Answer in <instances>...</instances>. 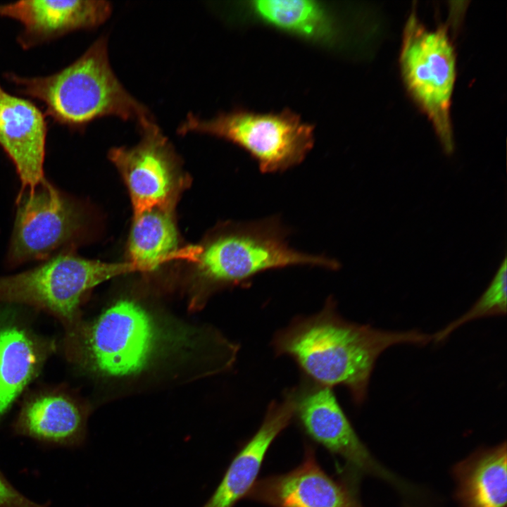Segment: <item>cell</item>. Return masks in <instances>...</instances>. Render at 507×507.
<instances>
[{"mask_svg": "<svg viewBox=\"0 0 507 507\" xmlns=\"http://www.w3.org/2000/svg\"><path fill=\"white\" fill-rule=\"evenodd\" d=\"M432 336L417 330L386 331L344 319L329 298L323 309L298 317L278 332L273 342L277 355L292 357L310 380L329 387H346L357 404L366 398L375 363L387 348L423 345Z\"/></svg>", "mask_w": 507, "mask_h": 507, "instance_id": "1", "label": "cell"}, {"mask_svg": "<svg viewBox=\"0 0 507 507\" xmlns=\"http://www.w3.org/2000/svg\"><path fill=\"white\" fill-rule=\"evenodd\" d=\"M6 78L18 93L43 103L54 121L72 129H83L106 116L134 122L138 128L155 122L148 108L129 93L115 74L106 35L56 73L33 77L6 73Z\"/></svg>", "mask_w": 507, "mask_h": 507, "instance_id": "2", "label": "cell"}, {"mask_svg": "<svg viewBox=\"0 0 507 507\" xmlns=\"http://www.w3.org/2000/svg\"><path fill=\"white\" fill-rule=\"evenodd\" d=\"M175 339L140 304L120 299L93 321H82L63 350L70 363L91 374L123 377L146 368Z\"/></svg>", "mask_w": 507, "mask_h": 507, "instance_id": "3", "label": "cell"}, {"mask_svg": "<svg viewBox=\"0 0 507 507\" xmlns=\"http://www.w3.org/2000/svg\"><path fill=\"white\" fill-rule=\"evenodd\" d=\"M287 239V230L276 216L225 224L200 246L197 275L208 288L217 289L243 286L261 273L284 267L338 268L330 258L294 249Z\"/></svg>", "mask_w": 507, "mask_h": 507, "instance_id": "4", "label": "cell"}, {"mask_svg": "<svg viewBox=\"0 0 507 507\" xmlns=\"http://www.w3.org/2000/svg\"><path fill=\"white\" fill-rule=\"evenodd\" d=\"M136 271L129 261L107 263L64 251L32 269L0 276V303L49 313L63 327L61 345H65L82 323L80 306L87 294L106 280Z\"/></svg>", "mask_w": 507, "mask_h": 507, "instance_id": "5", "label": "cell"}, {"mask_svg": "<svg viewBox=\"0 0 507 507\" xmlns=\"http://www.w3.org/2000/svg\"><path fill=\"white\" fill-rule=\"evenodd\" d=\"M177 132L229 141L248 152L265 173L282 172L299 165L314 144V126L289 109L258 113L237 108L209 119L189 113Z\"/></svg>", "mask_w": 507, "mask_h": 507, "instance_id": "6", "label": "cell"}, {"mask_svg": "<svg viewBox=\"0 0 507 507\" xmlns=\"http://www.w3.org/2000/svg\"><path fill=\"white\" fill-rule=\"evenodd\" d=\"M446 28L426 27L412 13L406 21L400 53L406 88L434 126L446 154L453 150L451 98L456 59Z\"/></svg>", "mask_w": 507, "mask_h": 507, "instance_id": "7", "label": "cell"}, {"mask_svg": "<svg viewBox=\"0 0 507 507\" xmlns=\"http://www.w3.org/2000/svg\"><path fill=\"white\" fill-rule=\"evenodd\" d=\"M82 223L78 204L46 178L32 190H22L17 199L8 263L18 265L47 258L74 240Z\"/></svg>", "mask_w": 507, "mask_h": 507, "instance_id": "8", "label": "cell"}, {"mask_svg": "<svg viewBox=\"0 0 507 507\" xmlns=\"http://www.w3.org/2000/svg\"><path fill=\"white\" fill-rule=\"evenodd\" d=\"M290 391L294 418L310 439L343 458L352 471L379 477L408 492L407 486L377 462L358 437L331 387L309 380Z\"/></svg>", "mask_w": 507, "mask_h": 507, "instance_id": "9", "label": "cell"}, {"mask_svg": "<svg viewBox=\"0 0 507 507\" xmlns=\"http://www.w3.org/2000/svg\"><path fill=\"white\" fill-rule=\"evenodd\" d=\"M134 146L113 147L108 158L127 187L134 213L157 207L175 206L187 179L179 158L156 122L139 128Z\"/></svg>", "mask_w": 507, "mask_h": 507, "instance_id": "10", "label": "cell"}, {"mask_svg": "<svg viewBox=\"0 0 507 507\" xmlns=\"http://www.w3.org/2000/svg\"><path fill=\"white\" fill-rule=\"evenodd\" d=\"M39 313L0 303V428L58 349L56 339L36 327Z\"/></svg>", "mask_w": 507, "mask_h": 507, "instance_id": "11", "label": "cell"}, {"mask_svg": "<svg viewBox=\"0 0 507 507\" xmlns=\"http://www.w3.org/2000/svg\"><path fill=\"white\" fill-rule=\"evenodd\" d=\"M344 473L339 480L326 473L314 448L306 444L297 467L257 480L246 497L270 507H346L357 487V474Z\"/></svg>", "mask_w": 507, "mask_h": 507, "instance_id": "12", "label": "cell"}, {"mask_svg": "<svg viewBox=\"0 0 507 507\" xmlns=\"http://www.w3.org/2000/svg\"><path fill=\"white\" fill-rule=\"evenodd\" d=\"M89 411L62 385L27 394L15 417L12 433L48 448L77 449L87 438Z\"/></svg>", "mask_w": 507, "mask_h": 507, "instance_id": "13", "label": "cell"}, {"mask_svg": "<svg viewBox=\"0 0 507 507\" xmlns=\"http://www.w3.org/2000/svg\"><path fill=\"white\" fill-rule=\"evenodd\" d=\"M112 11L110 2L103 0H23L0 4V17L23 25L18 41L25 49L76 30L96 27Z\"/></svg>", "mask_w": 507, "mask_h": 507, "instance_id": "14", "label": "cell"}, {"mask_svg": "<svg viewBox=\"0 0 507 507\" xmlns=\"http://www.w3.org/2000/svg\"><path fill=\"white\" fill-rule=\"evenodd\" d=\"M46 132L44 114L0 85V146L15 167L21 190H32L45 179Z\"/></svg>", "mask_w": 507, "mask_h": 507, "instance_id": "15", "label": "cell"}, {"mask_svg": "<svg viewBox=\"0 0 507 507\" xmlns=\"http://www.w3.org/2000/svg\"><path fill=\"white\" fill-rule=\"evenodd\" d=\"M291 392L280 402L273 401L257 432L242 446L220 482L203 507H234L246 497L257 481L266 453L274 440L294 418Z\"/></svg>", "mask_w": 507, "mask_h": 507, "instance_id": "16", "label": "cell"}, {"mask_svg": "<svg viewBox=\"0 0 507 507\" xmlns=\"http://www.w3.org/2000/svg\"><path fill=\"white\" fill-rule=\"evenodd\" d=\"M174 210L175 206H157L134 213L128 261L137 271L151 272L176 259L196 261L200 246L179 247Z\"/></svg>", "mask_w": 507, "mask_h": 507, "instance_id": "17", "label": "cell"}, {"mask_svg": "<svg viewBox=\"0 0 507 507\" xmlns=\"http://www.w3.org/2000/svg\"><path fill=\"white\" fill-rule=\"evenodd\" d=\"M461 507H506V443L477 451L454 468Z\"/></svg>", "mask_w": 507, "mask_h": 507, "instance_id": "18", "label": "cell"}, {"mask_svg": "<svg viewBox=\"0 0 507 507\" xmlns=\"http://www.w3.org/2000/svg\"><path fill=\"white\" fill-rule=\"evenodd\" d=\"M251 11L260 20L305 38L325 41L333 37L334 24L325 8L309 0H258Z\"/></svg>", "mask_w": 507, "mask_h": 507, "instance_id": "19", "label": "cell"}, {"mask_svg": "<svg viewBox=\"0 0 507 507\" xmlns=\"http://www.w3.org/2000/svg\"><path fill=\"white\" fill-rule=\"evenodd\" d=\"M505 257L490 284L472 306L463 315L449 323L432 336V340L439 342L445 339L460 326L470 321L492 315H504L507 311V274Z\"/></svg>", "mask_w": 507, "mask_h": 507, "instance_id": "20", "label": "cell"}, {"mask_svg": "<svg viewBox=\"0 0 507 507\" xmlns=\"http://www.w3.org/2000/svg\"><path fill=\"white\" fill-rule=\"evenodd\" d=\"M0 507H49L31 500L17 489L0 470Z\"/></svg>", "mask_w": 507, "mask_h": 507, "instance_id": "21", "label": "cell"}, {"mask_svg": "<svg viewBox=\"0 0 507 507\" xmlns=\"http://www.w3.org/2000/svg\"><path fill=\"white\" fill-rule=\"evenodd\" d=\"M357 488L353 490L346 507H362L358 497Z\"/></svg>", "mask_w": 507, "mask_h": 507, "instance_id": "22", "label": "cell"}]
</instances>
